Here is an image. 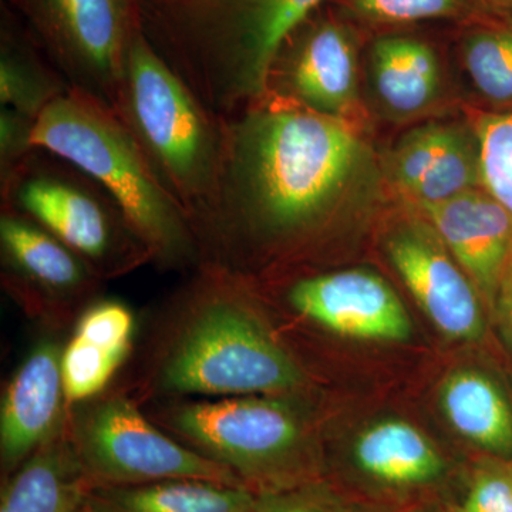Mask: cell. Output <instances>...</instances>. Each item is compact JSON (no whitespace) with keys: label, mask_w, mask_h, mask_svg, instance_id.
<instances>
[{"label":"cell","mask_w":512,"mask_h":512,"mask_svg":"<svg viewBox=\"0 0 512 512\" xmlns=\"http://www.w3.org/2000/svg\"><path fill=\"white\" fill-rule=\"evenodd\" d=\"M362 158L343 119L268 94L225 117L217 195L195 229L201 265L249 278L254 266L308 241Z\"/></svg>","instance_id":"6da1fadb"},{"label":"cell","mask_w":512,"mask_h":512,"mask_svg":"<svg viewBox=\"0 0 512 512\" xmlns=\"http://www.w3.org/2000/svg\"><path fill=\"white\" fill-rule=\"evenodd\" d=\"M120 383L156 400L308 392L303 369L242 276L198 266L158 306Z\"/></svg>","instance_id":"7a4b0ae2"},{"label":"cell","mask_w":512,"mask_h":512,"mask_svg":"<svg viewBox=\"0 0 512 512\" xmlns=\"http://www.w3.org/2000/svg\"><path fill=\"white\" fill-rule=\"evenodd\" d=\"M325 0H140L154 49L220 119L266 93L276 55Z\"/></svg>","instance_id":"3957f363"},{"label":"cell","mask_w":512,"mask_h":512,"mask_svg":"<svg viewBox=\"0 0 512 512\" xmlns=\"http://www.w3.org/2000/svg\"><path fill=\"white\" fill-rule=\"evenodd\" d=\"M32 143L69 161L109 192L146 245L151 265L188 274L201 265L187 214L160 183L116 111L70 89L37 117Z\"/></svg>","instance_id":"277c9868"},{"label":"cell","mask_w":512,"mask_h":512,"mask_svg":"<svg viewBox=\"0 0 512 512\" xmlns=\"http://www.w3.org/2000/svg\"><path fill=\"white\" fill-rule=\"evenodd\" d=\"M305 394L156 400L143 409L174 439L262 494L318 478Z\"/></svg>","instance_id":"5b68a950"},{"label":"cell","mask_w":512,"mask_h":512,"mask_svg":"<svg viewBox=\"0 0 512 512\" xmlns=\"http://www.w3.org/2000/svg\"><path fill=\"white\" fill-rule=\"evenodd\" d=\"M114 111L195 234L217 195L222 119L165 62L143 26L131 42Z\"/></svg>","instance_id":"8992f818"},{"label":"cell","mask_w":512,"mask_h":512,"mask_svg":"<svg viewBox=\"0 0 512 512\" xmlns=\"http://www.w3.org/2000/svg\"><path fill=\"white\" fill-rule=\"evenodd\" d=\"M0 207L29 218L59 239L103 281L153 264L117 202L69 161L35 148L0 178Z\"/></svg>","instance_id":"52a82bcc"},{"label":"cell","mask_w":512,"mask_h":512,"mask_svg":"<svg viewBox=\"0 0 512 512\" xmlns=\"http://www.w3.org/2000/svg\"><path fill=\"white\" fill-rule=\"evenodd\" d=\"M67 433L93 487L174 478L245 487L227 468L195 453L157 426L117 382L99 396L69 407Z\"/></svg>","instance_id":"ba28073f"},{"label":"cell","mask_w":512,"mask_h":512,"mask_svg":"<svg viewBox=\"0 0 512 512\" xmlns=\"http://www.w3.org/2000/svg\"><path fill=\"white\" fill-rule=\"evenodd\" d=\"M64 80L114 110L140 0H16Z\"/></svg>","instance_id":"9c48e42d"},{"label":"cell","mask_w":512,"mask_h":512,"mask_svg":"<svg viewBox=\"0 0 512 512\" xmlns=\"http://www.w3.org/2000/svg\"><path fill=\"white\" fill-rule=\"evenodd\" d=\"M0 282L37 329L69 333L106 281L29 218L0 207Z\"/></svg>","instance_id":"30bf717a"},{"label":"cell","mask_w":512,"mask_h":512,"mask_svg":"<svg viewBox=\"0 0 512 512\" xmlns=\"http://www.w3.org/2000/svg\"><path fill=\"white\" fill-rule=\"evenodd\" d=\"M275 302L302 328L367 342H406L413 325L392 286L363 269L296 276Z\"/></svg>","instance_id":"8fae6325"},{"label":"cell","mask_w":512,"mask_h":512,"mask_svg":"<svg viewBox=\"0 0 512 512\" xmlns=\"http://www.w3.org/2000/svg\"><path fill=\"white\" fill-rule=\"evenodd\" d=\"M69 333L37 329L0 400V471L6 480L67 421L62 352Z\"/></svg>","instance_id":"7c38bea8"},{"label":"cell","mask_w":512,"mask_h":512,"mask_svg":"<svg viewBox=\"0 0 512 512\" xmlns=\"http://www.w3.org/2000/svg\"><path fill=\"white\" fill-rule=\"evenodd\" d=\"M313 15L285 40L265 94L342 119L355 100V45L342 23Z\"/></svg>","instance_id":"4fadbf2b"},{"label":"cell","mask_w":512,"mask_h":512,"mask_svg":"<svg viewBox=\"0 0 512 512\" xmlns=\"http://www.w3.org/2000/svg\"><path fill=\"white\" fill-rule=\"evenodd\" d=\"M387 254L427 318L444 336L474 342L485 332L484 301L436 232L409 227L387 242Z\"/></svg>","instance_id":"5bb4252c"},{"label":"cell","mask_w":512,"mask_h":512,"mask_svg":"<svg viewBox=\"0 0 512 512\" xmlns=\"http://www.w3.org/2000/svg\"><path fill=\"white\" fill-rule=\"evenodd\" d=\"M423 211L457 264L476 285L488 311L512 256V217L488 192L468 191Z\"/></svg>","instance_id":"9a60e30c"},{"label":"cell","mask_w":512,"mask_h":512,"mask_svg":"<svg viewBox=\"0 0 512 512\" xmlns=\"http://www.w3.org/2000/svg\"><path fill=\"white\" fill-rule=\"evenodd\" d=\"M137 318L120 299L100 296L76 320L62 352L67 407L109 390L137 349Z\"/></svg>","instance_id":"2e32d148"},{"label":"cell","mask_w":512,"mask_h":512,"mask_svg":"<svg viewBox=\"0 0 512 512\" xmlns=\"http://www.w3.org/2000/svg\"><path fill=\"white\" fill-rule=\"evenodd\" d=\"M92 488L66 421L62 430L2 480L0 512H80Z\"/></svg>","instance_id":"e0dca14e"},{"label":"cell","mask_w":512,"mask_h":512,"mask_svg":"<svg viewBox=\"0 0 512 512\" xmlns=\"http://www.w3.org/2000/svg\"><path fill=\"white\" fill-rule=\"evenodd\" d=\"M352 460L363 477L394 490L439 483L447 466L423 431L400 419H384L356 437Z\"/></svg>","instance_id":"ac0fdd59"},{"label":"cell","mask_w":512,"mask_h":512,"mask_svg":"<svg viewBox=\"0 0 512 512\" xmlns=\"http://www.w3.org/2000/svg\"><path fill=\"white\" fill-rule=\"evenodd\" d=\"M440 406L463 439L511 463L512 400L500 380L484 370L458 369L441 383Z\"/></svg>","instance_id":"d6986e66"},{"label":"cell","mask_w":512,"mask_h":512,"mask_svg":"<svg viewBox=\"0 0 512 512\" xmlns=\"http://www.w3.org/2000/svg\"><path fill=\"white\" fill-rule=\"evenodd\" d=\"M256 494L247 487L174 478L157 483L93 487L89 512H254Z\"/></svg>","instance_id":"ffe728a7"},{"label":"cell","mask_w":512,"mask_h":512,"mask_svg":"<svg viewBox=\"0 0 512 512\" xmlns=\"http://www.w3.org/2000/svg\"><path fill=\"white\" fill-rule=\"evenodd\" d=\"M372 63L377 94L393 113L410 116L436 99L440 64L427 43L413 37H382L373 46Z\"/></svg>","instance_id":"44dd1931"},{"label":"cell","mask_w":512,"mask_h":512,"mask_svg":"<svg viewBox=\"0 0 512 512\" xmlns=\"http://www.w3.org/2000/svg\"><path fill=\"white\" fill-rule=\"evenodd\" d=\"M72 87L64 80L42 47L10 29L3 30L0 46V106L37 120Z\"/></svg>","instance_id":"7402d4cb"},{"label":"cell","mask_w":512,"mask_h":512,"mask_svg":"<svg viewBox=\"0 0 512 512\" xmlns=\"http://www.w3.org/2000/svg\"><path fill=\"white\" fill-rule=\"evenodd\" d=\"M471 80L485 99L512 101V19L473 30L463 43Z\"/></svg>","instance_id":"603a6c76"},{"label":"cell","mask_w":512,"mask_h":512,"mask_svg":"<svg viewBox=\"0 0 512 512\" xmlns=\"http://www.w3.org/2000/svg\"><path fill=\"white\" fill-rule=\"evenodd\" d=\"M478 183H481V173L477 140H471L458 130L450 146L434 161L409 195L420 207H426L473 191Z\"/></svg>","instance_id":"cb8c5ba5"},{"label":"cell","mask_w":512,"mask_h":512,"mask_svg":"<svg viewBox=\"0 0 512 512\" xmlns=\"http://www.w3.org/2000/svg\"><path fill=\"white\" fill-rule=\"evenodd\" d=\"M476 140L481 183L512 217V111L481 117Z\"/></svg>","instance_id":"d4e9b609"},{"label":"cell","mask_w":512,"mask_h":512,"mask_svg":"<svg viewBox=\"0 0 512 512\" xmlns=\"http://www.w3.org/2000/svg\"><path fill=\"white\" fill-rule=\"evenodd\" d=\"M457 133L458 128L443 124H427L410 131L394 148L390 160L394 183L410 194Z\"/></svg>","instance_id":"484cf974"},{"label":"cell","mask_w":512,"mask_h":512,"mask_svg":"<svg viewBox=\"0 0 512 512\" xmlns=\"http://www.w3.org/2000/svg\"><path fill=\"white\" fill-rule=\"evenodd\" d=\"M356 18L380 25L454 18L466 12L470 0H345Z\"/></svg>","instance_id":"4316f807"},{"label":"cell","mask_w":512,"mask_h":512,"mask_svg":"<svg viewBox=\"0 0 512 512\" xmlns=\"http://www.w3.org/2000/svg\"><path fill=\"white\" fill-rule=\"evenodd\" d=\"M454 512H512V466L497 460L478 468Z\"/></svg>","instance_id":"83f0119b"},{"label":"cell","mask_w":512,"mask_h":512,"mask_svg":"<svg viewBox=\"0 0 512 512\" xmlns=\"http://www.w3.org/2000/svg\"><path fill=\"white\" fill-rule=\"evenodd\" d=\"M254 512H345L328 485L318 480L256 494Z\"/></svg>","instance_id":"f1b7e54d"},{"label":"cell","mask_w":512,"mask_h":512,"mask_svg":"<svg viewBox=\"0 0 512 512\" xmlns=\"http://www.w3.org/2000/svg\"><path fill=\"white\" fill-rule=\"evenodd\" d=\"M35 120L16 113L15 110L0 109V178L6 177L30 151Z\"/></svg>","instance_id":"f546056e"},{"label":"cell","mask_w":512,"mask_h":512,"mask_svg":"<svg viewBox=\"0 0 512 512\" xmlns=\"http://www.w3.org/2000/svg\"><path fill=\"white\" fill-rule=\"evenodd\" d=\"M493 315L505 345L512 352V256L498 288Z\"/></svg>","instance_id":"4dcf8cb0"},{"label":"cell","mask_w":512,"mask_h":512,"mask_svg":"<svg viewBox=\"0 0 512 512\" xmlns=\"http://www.w3.org/2000/svg\"><path fill=\"white\" fill-rule=\"evenodd\" d=\"M498 2L505 3V5L512 6V0H498Z\"/></svg>","instance_id":"1f68e13d"},{"label":"cell","mask_w":512,"mask_h":512,"mask_svg":"<svg viewBox=\"0 0 512 512\" xmlns=\"http://www.w3.org/2000/svg\"><path fill=\"white\" fill-rule=\"evenodd\" d=\"M80 512H89V511H87L86 505H84V507L82 508V511H80Z\"/></svg>","instance_id":"d6a6232c"}]
</instances>
